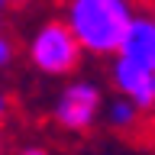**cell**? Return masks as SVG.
<instances>
[{
    "label": "cell",
    "instance_id": "cell-1",
    "mask_svg": "<svg viewBox=\"0 0 155 155\" xmlns=\"http://www.w3.org/2000/svg\"><path fill=\"white\" fill-rule=\"evenodd\" d=\"M136 0H61L58 16L74 32L81 52L91 58H113L133 19Z\"/></svg>",
    "mask_w": 155,
    "mask_h": 155
},
{
    "label": "cell",
    "instance_id": "cell-2",
    "mask_svg": "<svg viewBox=\"0 0 155 155\" xmlns=\"http://www.w3.org/2000/svg\"><path fill=\"white\" fill-rule=\"evenodd\" d=\"M26 61L42 78H71L84 61V52L65 19L45 16L26 36Z\"/></svg>",
    "mask_w": 155,
    "mask_h": 155
},
{
    "label": "cell",
    "instance_id": "cell-3",
    "mask_svg": "<svg viewBox=\"0 0 155 155\" xmlns=\"http://www.w3.org/2000/svg\"><path fill=\"white\" fill-rule=\"evenodd\" d=\"M100 113H104V87L91 78H74L61 84L52 104V123L71 136L91 133L100 123Z\"/></svg>",
    "mask_w": 155,
    "mask_h": 155
},
{
    "label": "cell",
    "instance_id": "cell-4",
    "mask_svg": "<svg viewBox=\"0 0 155 155\" xmlns=\"http://www.w3.org/2000/svg\"><path fill=\"white\" fill-rule=\"evenodd\" d=\"M116 55L155 71V7H139L136 3L133 19L123 32V42H120Z\"/></svg>",
    "mask_w": 155,
    "mask_h": 155
},
{
    "label": "cell",
    "instance_id": "cell-5",
    "mask_svg": "<svg viewBox=\"0 0 155 155\" xmlns=\"http://www.w3.org/2000/svg\"><path fill=\"white\" fill-rule=\"evenodd\" d=\"M107 78H110V87L120 97L133 100L142 113H149V107H152V71L149 68L136 65L123 55H113L110 68H107Z\"/></svg>",
    "mask_w": 155,
    "mask_h": 155
},
{
    "label": "cell",
    "instance_id": "cell-6",
    "mask_svg": "<svg viewBox=\"0 0 155 155\" xmlns=\"http://www.w3.org/2000/svg\"><path fill=\"white\" fill-rule=\"evenodd\" d=\"M142 110L133 104V100H126V97L116 94L113 100H104V113L100 120L107 123V129H113L116 136H136L139 133V126H142Z\"/></svg>",
    "mask_w": 155,
    "mask_h": 155
},
{
    "label": "cell",
    "instance_id": "cell-7",
    "mask_svg": "<svg viewBox=\"0 0 155 155\" xmlns=\"http://www.w3.org/2000/svg\"><path fill=\"white\" fill-rule=\"evenodd\" d=\"M16 55H19V45H16V39H13V36L7 32V29L0 26V74H3L7 68H13Z\"/></svg>",
    "mask_w": 155,
    "mask_h": 155
},
{
    "label": "cell",
    "instance_id": "cell-8",
    "mask_svg": "<svg viewBox=\"0 0 155 155\" xmlns=\"http://www.w3.org/2000/svg\"><path fill=\"white\" fill-rule=\"evenodd\" d=\"M10 110H13V97H10V91L0 87V126H3V120L10 116Z\"/></svg>",
    "mask_w": 155,
    "mask_h": 155
},
{
    "label": "cell",
    "instance_id": "cell-9",
    "mask_svg": "<svg viewBox=\"0 0 155 155\" xmlns=\"http://www.w3.org/2000/svg\"><path fill=\"white\" fill-rule=\"evenodd\" d=\"M13 155H52V152L42 149V145H23V149H16Z\"/></svg>",
    "mask_w": 155,
    "mask_h": 155
},
{
    "label": "cell",
    "instance_id": "cell-10",
    "mask_svg": "<svg viewBox=\"0 0 155 155\" xmlns=\"http://www.w3.org/2000/svg\"><path fill=\"white\" fill-rule=\"evenodd\" d=\"M32 3H39V0H10V7H19V10H26V7H32Z\"/></svg>",
    "mask_w": 155,
    "mask_h": 155
},
{
    "label": "cell",
    "instance_id": "cell-11",
    "mask_svg": "<svg viewBox=\"0 0 155 155\" xmlns=\"http://www.w3.org/2000/svg\"><path fill=\"white\" fill-rule=\"evenodd\" d=\"M149 116H155V71H152V107H149Z\"/></svg>",
    "mask_w": 155,
    "mask_h": 155
},
{
    "label": "cell",
    "instance_id": "cell-12",
    "mask_svg": "<svg viewBox=\"0 0 155 155\" xmlns=\"http://www.w3.org/2000/svg\"><path fill=\"white\" fill-rule=\"evenodd\" d=\"M10 10V0H0V13H7Z\"/></svg>",
    "mask_w": 155,
    "mask_h": 155
},
{
    "label": "cell",
    "instance_id": "cell-13",
    "mask_svg": "<svg viewBox=\"0 0 155 155\" xmlns=\"http://www.w3.org/2000/svg\"><path fill=\"white\" fill-rule=\"evenodd\" d=\"M0 152H3V129H0Z\"/></svg>",
    "mask_w": 155,
    "mask_h": 155
},
{
    "label": "cell",
    "instance_id": "cell-14",
    "mask_svg": "<svg viewBox=\"0 0 155 155\" xmlns=\"http://www.w3.org/2000/svg\"><path fill=\"white\" fill-rule=\"evenodd\" d=\"M0 26H3V13H0Z\"/></svg>",
    "mask_w": 155,
    "mask_h": 155
}]
</instances>
